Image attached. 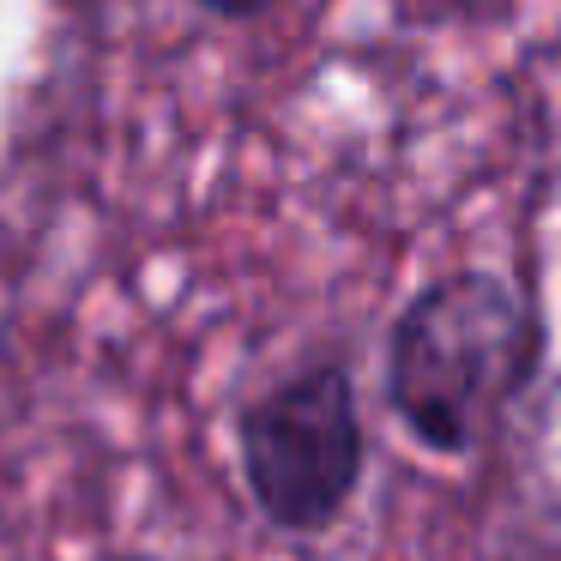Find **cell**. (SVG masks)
Segmentation results:
<instances>
[{
	"instance_id": "277c9868",
	"label": "cell",
	"mask_w": 561,
	"mask_h": 561,
	"mask_svg": "<svg viewBox=\"0 0 561 561\" xmlns=\"http://www.w3.org/2000/svg\"><path fill=\"white\" fill-rule=\"evenodd\" d=\"M122 561H146V556H122Z\"/></svg>"
},
{
	"instance_id": "7a4b0ae2",
	"label": "cell",
	"mask_w": 561,
	"mask_h": 561,
	"mask_svg": "<svg viewBox=\"0 0 561 561\" xmlns=\"http://www.w3.org/2000/svg\"><path fill=\"white\" fill-rule=\"evenodd\" d=\"M242 471L278 531H327L363 477V411L339 363L272 387L242 411Z\"/></svg>"
},
{
	"instance_id": "3957f363",
	"label": "cell",
	"mask_w": 561,
	"mask_h": 561,
	"mask_svg": "<svg viewBox=\"0 0 561 561\" xmlns=\"http://www.w3.org/2000/svg\"><path fill=\"white\" fill-rule=\"evenodd\" d=\"M206 13H218V19H254V13H266L272 0H199Z\"/></svg>"
},
{
	"instance_id": "6da1fadb",
	"label": "cell",
	"mask_w": 561,
	"mask_h": 561,
	"mask_svg": "<svg viewBox=\"0 0 561 561\" xmlns=\"http://www.w3.org/2000/svg\"><path fill=\"white\" fill-rule=\"evenodd\" d=\"M537 308L495 272H453L404 302L387 339V399L428 453H471L537 375Z\"/></svg>"
}]
</instances>
